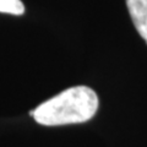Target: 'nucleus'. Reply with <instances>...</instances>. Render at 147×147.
I'll return each instance as SVG.
<instances>
[{"instance_id": "nucleus-1", "label": "nucleus", "mask_w": 147, "mask_h": 147, "mask_svg": "<svg viewBox=\"0 0 147 147\" xmlns=\"http://www.w3.org/2000/svg\"><path fill=\"white\" fill-rule=\"evenodd\" d=\"M98 105V96L93 90L87 86H75L38 105L32 117L45 126L79 124L93 118Z\"/></svg>"}, {"instance_id": "nucleus-2", "label": "nucleus", "mask_w": 147, "mask_h": 147, "mask_svg": "<svg viewBox=\"0 0 147 147\" xmlns=\"http://www.w3.org/2000/svg\"><path fill=\"white\" fill-rule=\"evenodd\" d=\"M135 28L147 43V0H126Z\"/></svg>"}, {"instance_id": "nucleus-3", "label": "nucleus", "mask_w": 147, "mask_h": 147, "mask_svg": "<svg viewBox=\"0 0 147 147\" xmlns=\"http://www.w3.org/2000/svg\"><path fill=\"white\" fill-rule=\"evenodd\" d=\"M0 12L21 16L25 13V5L21 0H0Z\"/></svg>"}]
</instances>
